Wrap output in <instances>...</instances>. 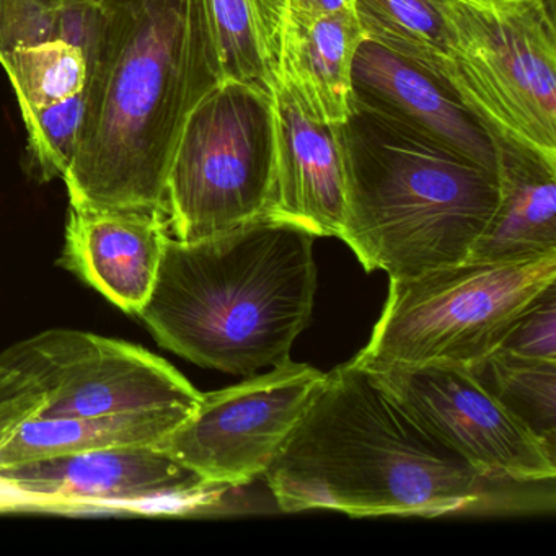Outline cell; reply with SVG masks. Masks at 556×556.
<instances>
[{"mask_svg":"<svg viewBox=\"0 0 556 556\" xmlns=\"http://www.w3.org/2000/svg\"><path fill=\"white\" fill-rule=\"evenodd\" d=\"M100 5L79 142L63 177L70 203L162 210L181 129L224 83L206 0Z\"/></svg>","mask_w":556,"mask_h":556,"instance_id":"6da1fadb","label":"cell"},{"mask_svg":"<svg viewBox=\"0 0 556 556\" xmlns=\"http://www.w3.org/2000/svg\"><path fill=\"white\" fill-rule=\"evenodd\" d=\"M266 483L285 513L435 517L481 504L490 480L421 428L351 359L325 374Z\"/></svg>","mask_w":556,"mask_h":556,"instance_id":"7a4b0ae2","label":"cell"},{"mask_svg":"<svg viewBox=\"0 0 556 556\" xmlns=\"http://www.w3.org/2000/svg\"><path fill=\"white\" fill-rule=\"evenodd\" d=\"M315 239L266 216L198 242L170 237L139 318L162 348L206 369L279 366L311 324Z\"/></svg>","mask_w":556,"mask_h":556,"instance_id":"3957f363","label":"cell"},{"mask_svg":"<svg viewBox=\"0 0 556 556\" xmlns=\"http://www.w3.org/2000/svg\"><path fill=\"white\" fill-rule=\"evenodd\" d=\"M340 239L366 271L408 278L465 262L500 201L496 172L351 103L341 123Z\"/></svg>","mask_w":556,"mask_h":556,"instance_id":"277c9868","label":"cell"},{"mask_svg":"<svg viewBox=\"0 0 556 556\" xmlns=\"http://www.w3.org/2000/svg\"><path fill=\"white\" fill-rule=\"evenodd\" d=\"M553 282L556 253L520 262L465 260L390 278L372 337L353 359L370 372L422 366L473 369Z\"/></svg>","mask_w":556,"mask_h":556,"instance_id":"5b68a950","label":"cell"},{"mask_svg":"<svg viewBox=\"0 0 556 556\" xmlns=\"http://www.w3.org/2000/svg\"><path fill=\"white\" fill-rule=\"evenodd\" d=\"M200 400L167 361L89 331L53 328L0 351V435L41 419L193 412Z\"/></svg>","mask_w":556,"mask_h":556,"instance_id":"8992f818","label":"cell"},{"mask_svg":"<svg viewBox=\"0 0 556 556\" xmlns=\"http://www.w3.org/2000/svg\"><path fill=\"white\" fill-rule=\"evenodd\" d=\"M273 97L223 83L181 129L162 210L172 237L198 242L265 216L275 187Z\"/></svg>","mask_w":556,"mask_h":556,"instance_id":"52a82bcc","label":"cell"},{"mask_svg":"<svg viewBox=\"0 0 556 556\" xmlns=\"http://www.w3.org/2000/svg\"><path fill=\"white\" fill-rule=\"evenodd\" d=\"M445 79L496 131L556 155V0H438Z\"/></svg>","mask_w":556,"mask_h":556,"instance_id":"ba28073f","label":"cell"},{"mask_svg":"<svg viewBox=\"0 0 556 556\" xmlns=\"http://www.w3.org/2000/svg\"><path fill=\"white\" fill-rule=\"evenodd\" d=\"M325 372L294 361L265 376L201 393L197 408L155 447L211 486L265 477L317 395Z\"/></svg>","mask_w":556,"mask_h":556,"instance_id":"9c48e42d","label":"cell"},{"mask_svg":"<svg viewBox=\"0 0 556 556\" xmlns=\"http://www.w3.org/2000/svg\"><path fill=\"white\" fill-rule=\"evenodd\" d=\"M372 374L425 431L486 480L530 484L556 477L555 451L468 367H396Z\"/></svg>","mask_w":556,"mask_h":556,"instance_id":"30bf717a","label":"cell"},{"mask_svg":"<svg viewBox=\"0 0 556 556\" xmlns=\"http://www.w3.org/2000/svg\"><path fill=\"white\" fill-rule=\"evenodd\" d=\"M0 481L40 503L41 510L83 506L168 504L213 506L227 488L211 486L154 444L97 448L0 468Z\"/></svg>","mask_w":556,"mask_h":556,"instance_id":"8fae6325","label":"cell"},{"mask_svg":"<svg viewBox=\"0 0 556 556\" xmlns=\"http://www.w3.org/2000/svg\"><path fill=\"white\" fill-rule=\"evenodd\" d=\"M351 103L497 174V149L483 116L451 80L364 40L351 70Z\"/></svg>","mask_w":556,"mask_h":556,"instance_id":"7c38bea8","label":"cell"},{"mask_svg":"<svg viewBox=\"0 0 556 556\" xmlns=\"http://www.w3.org/2000/svg\"><path fill=\"white\" fill-rule=\"evenodd\" d=\"M271 97L276 170L265 216L340 239L346 206L341 125L315 116L281 76Z\"/></svg>","mask_w":556,"mask_h":556,"instance_id":"4fadbf2b","label":"cell"},{"mask_svg":"<svg viewBox=\"0 0 556 556\" xmlns=\"http://www.w3.org/2000/svg\"><path fill=\"white\" fill-rule=\"evenodd\" d=\"M172 233L162 210L70 203L58 265L129 315L141 314Z\"/></svg>","mask_w":556,"mask_h":556,"instance_id":"5bb4252c","label":"cell"},{"mask_svg":"<svg viewBox=\"0 0 556 556\" xmlns=\"http://www.w3.org/2000/svg\"><path fill=\"white\" fill-rule=\"evenodd\" d=\"M491 132L500 201L467 260L520 262L556 253V155L506 132Z\"/></svg>","mask_w":556,"mask_h":556,"instance_id":"9a60e30c","label":"cell"},{"mask_svg":"<svg viewBox=\"0 0 556 556\" xmlns=\"http://www.w3.org/2000/svg\"><path fill=\"white\" fill-rule=\"evenodd\" d=\"M364 40L353 9L308 27H281L278 76L294 87L315 116L341 125L350 115L351 70Z\"/></svg>","mask_w":556,"mask_h":556,"instance_id":"2e32d148","label":"cell"},{"mask_svg":"<svg viewBox=\"0 0 556 556\" xmlns=\"http://www.w3.org/2000/svg\"><path fill=\"white\" fill-rule=\"evenodd\" d=\"M190 413L188 409H157L27 421L0 435V468L97 448L155 444L181 425Z\"/></svg>","mask_w":556,"mask_h":556,"instance_id":"e0dca14e","label":"cell"},{"mask_svg":"<svg viewBox=\"0 0 556 556\" xmlns=\"http://www.w3.org/2000/svg\"><path fill=\"white\" fill-rule=\"evenodd\" d=\"M224 83L271 93L279 71V0H206Z\"/></svg>","mask_w":556,"mask_h":556,"instance_id":"ac0fdd59","label":"cell"},{"mask_svg":"<svg viewBox=\"0 0 556 556\" xmlns=\"http://www.w3.org/2000/svg\"><path fill=\"white\" fill-rule=\"evenodd\" d=\"M366 40L445 77L452 34L438 0H353Z\"/></svg>","mask_w":556,"mask_h":556,"instance_id":"d6986e66","label":"cell"},{"mask_svg":"<svg viewBox=\"0 0 556 556\" xmlns=\"http://www.w3.org/2000/svg\"><path fill=\"white\" fill-rule=\"evenodd\" d=\"M471 370L519 421L556 452V361L494 351Z\"/></svg>","mask_w":556,"mask_h":556,"instance_id":"ffe728a7","label":"cell"},{"mask_svg":"<svg viewBox=\"0 0 556 556\" xmlns=\"http://www.w3.org/2000/svg\"><path fill=\"white\" fill-rule=\"evenodd\" d=\"M21 113L47 109L86 90L89 61L79 48L51 40L0 58Z\"/></svg>","mask_w":556,"mask_h":556,"instance_id":"44dd1931","label":"cell"},{"mask_svg":"<svg viewBox=\"0 0 556 556\" xmlns=\"http://www.w3.org/2000/svg\"><path fill=\"white\" fill-rule=\"evenodd\" d=\"M86 110V90L47 109L22 113L27 131V170L38 184L63 180L73 164Z\"/></svg>","mask_w":556,"mask_h":556,"instance_id":"7402d4cb","label":"cell"},{"mask_svg":"<svg viewBox=\"0 0 556 556\" xmlns=\"http://www.w3.org/2000/svg\"><path fill=\"white\" fill-rule=\"evenodd\" d=\"M74 2L83 0H0V58L58 40L61 15Z\"/></svg>","mask_w":556,"mask_h":556,"instance_id":"603a6c76","label":"cell"},{"mask_svg":"<svg viewBox=\"0 0 556 556\" xmlns=\"http://www.w3.org/2000/svg\"><path fill=\"white\" fill-rule=\"evenodd\" d=\"M496 351L527 359L556 361V282L533 299Z\"/></svg>","mask_w":556,"mask_h":556,"instance_id":"cb8c5ba5","label":"cell"},{"mask_svg":"<svg viewBox=\"0 0 556 556\" xmlns=\"http://www.w3.org/2000/svg\"><path fill=\"white\" fill-rule=\"evenodd\" d=\"M346 9H353V0H279V28L308 27Z\"/></svg>","mask_w":556,"mask_h":556,"instance_id":"d4e9b609","label":"cell"},{"mask_svg":"<svg viewBox=\"0 0 556 556\" xmlns=\"http://www.w3.org/2000/svg\"><path fill=\"white\" fill-rule=\"evenodd\" d=\"M38 509L41 510L40 503L25 496L21 491L9 486L4 481H0V513L5 510Z\"/></svg>","mask_w":556,"mask_h":556,"instance_id":"484cf974","label":"cell"},{"mask_svg":"<svg viewBox=\"0 0 556 556\" xmlns=\"http://www.w3.org/2000/svg\"><path fill=\"white\" fill-rule=\"evenodd\" d=\"M93 2H97V4H102L103 0H93Z\"/></svg>","mask_w":556,"mask_h":556,"instance_id":"4316f807","label":"cell"}]
</instances>
